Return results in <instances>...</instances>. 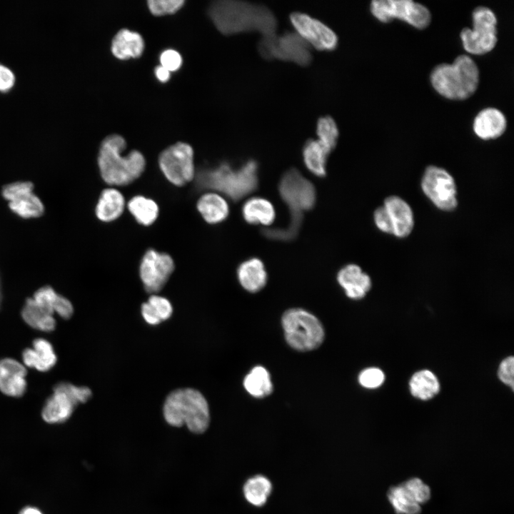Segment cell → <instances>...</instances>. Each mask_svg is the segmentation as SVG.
Returning <instances> with one entry per match:
<instances>
[{
    "instance_id": "obj_43",
    "label": "cell",
    "mask_w": 514,
    "mask_h": 514,
    "mask_svg": "<svg viewBox=\"0 0 514 514\" xmlns=\"http://www.w3.org/2000/svg\"><path fill=\"white\" fill-rule=\"evenodd\" d=\"M160 62L161 66L169 71H174L180 68L182 64V58L178 51L167 49L161 54Z\"/></svg>"
},
{
    "instance_id": "obj_35",
    "label": "cell",
    "mask_w": 514,
    "mask_h": 514,
    "mask_svg": "<svg viewBox=\"0 0 514 514\" xmlns=\"http://www.w3.org/2000/svg\"><path fill=\"white\" fill-rule=\"evenodd\" d=\"M173 308L170 301L164 297L152 295L141 306L144 320L151 325H157L169 318Z\"/></svg>"
},
{
    "instance_id": "obj_34",
    "label": "cell",
    "mask_w": 514,
    "mask_h": 514,
    "mask_svg": "<svg viewBox=\"0 0 514 514\" xmlns=\"http://www.w3.org/2000/svg\"><path fill=\"white\" fill-rule=\"evenodd\" d=\"M243 386L246 391L256 398H264L273 391L269 373L262 366H256L250 371L244 378Z\"/></svg>"
},
{
    "instance_id": "obj_26",
    "label": "cell",
    "mask_w": 514,
    "mask_h": 514,
    "mask_svg": "<svg viewBox=\"0 0 514 514\" xmlns=\"http://www.w3.org/2000/svg\"><path fill=\"white\" fill-rule=\"evenodd\" d=\"M197 209L203 218L208 223H218L228 216L227 201L217 193H207L201 196L197 202Z\"/></svg>"
},
{
    "instance_id": "obj_37",
    "label": "cell",
    "mask_w": 514,
    "mask_h": 514,
    "mask_svg": "<svg viewBox=\"0 0 514 514\" xmlns=\"http://www.w3.org/2000/svg\"><path fill=\"white\" fill-rule=\"evenodd\" d=\"M303 218L291 217L289 223L285 228L265 229L263 234L268 238L274 240H291L294 238L301 227Z\"/></svg>"
},
{
    "instance_id": "obj_24",
    "label": "cell",
    "mask_w": 514,
    "mask_h": 514,
    "mask_svg": "<svg viewBox=\"0 0 514 514\" xmlns=\"http://www.w3.org/2000/svg\"><path fill=\"white\" fill-rule=\"evenodd\" d=\"M35 302L54 316L68 319L74 313V307L66 298L57 293L51 286H45L38 289L31 297Z\"/></svg>"
},
{
    "instance_id": "obj_5",
    "label": "cell",
    "mask_w": 514,
    "mask_h": 514,
    "mask_svg": "<svg viewBox=\"0 0 514 514\" xmlns=\"http://www.w3.org/2000/svg\"><path fill=\"white\" fill-rule=\"evenodd\" d=\"M201 183L204 187L238 200L256 189L258 165L253 160L247 161L238 168L223 163L216 168L204 171L201 175Z\"/></svg>"
},
{
    "instance_id": "obj_32",
    "label": "cell",
    "mask_w": 514,
    "mask_h": 514,
    "mask_svg": "<svg viewBox=\"0 0 514 514\" xmlns=\"http://www.w3.org/2000/svg\"><path fill=\"white\" fill-rule=\"evenodd\" d=\"M387 497L396 514H419L420 505L403 483L389 488Z\"/></svg>"
},
{
    "instance_id": "obj_42",
    "label": "cell",
    "mask_w": 514,
    "mask_h": 514,
    "mask_svg": "<svg viewBox=\"0 0 514 514\" xmlns=\"http://www.w3.org/2000/svg\"><path fill=\"white\" fill-rule=\"evenodd\" d=\"M498 376L500 380L513 390L514 386V358L509 356L500 363Z\"/></svg>"
},
{
    "instance_id": "obj_27",
    "label": "cell",
    "mask_w": 514,
    "mask_h": 514,
    "mask_svg": "<svg viewBox=\"0 0 514 514\" xmlns=\"http://www.w3.org/2000/svg\"><path fill=\"white\" fill-rule=\"evenodd\" d=\"M331 150L318 139L308 140L303 148L306 168L314 175L323 177L326 173V161Z\"/></svg>"
},
{
    "instance_id": "obj_3",
    "label": "cell",
    "mask_w": 514,
    "mask_h": 514,
    "mask_svg": "<svg viewBox=\"0 0 514 514\" xmlns=\"http://www.w3.org/2000/svg\"><path fill=\"white\" fill-rule=\"evenodd\" d=\"M435 90L445 98L464 100L471 96L479 84V70L475 61L463 54L451 64L435 66L430 74Z\"/></svg>"
},
{
    "instance_id": "obj_16",
    "label": "cell",
    "mask_w": 514,
    "mask_h": 514,
    "mask_svg": "<svg viewBox=\"0 0 514 514\" xmlns=\"http://www.w3.org/2000/svg\"><path fill=\"white\" fill-rule=\"evenodd\" d=\"M173 270L174 262L171 256L154 249L148 250L139 267V274L145 290L148 293L161 291Z\"/></svg>"
},
{
    "instance_id": "obj_2",
    "label": "cell",
    "mask_w": 514,
    "mask_h": 514,
    "mask_svg": "<svg viewBox=\"0 0 514 514\" xmlns=\"http://www.w3.org/2000/svg\"><path fill=\"white\" fill-rule=\"evenodd\" d=\"M126 146L124 138L118 134L109 135L101 143L98 165L102 178L109 185H127L144 171L146 161L143 154L133 150L123 156Z\"/></svg>"
},
{
    "instance_id": "obj_28",
    "label": "cell",
    "mask_w": 514,
    "mask_h": 514,
    "mask_svg": "<svg viewBox=\"0 0 514 514\" xmlns=\"http://www.w3.org/2000/svg\"><path fill=\"white\" fill-rule=\"evenodd\" d=\"M242 215L248 223L268 226L273 222L276 212L273 206L268 200L253 197L244 203Z\"/></svg>"
},
{
    "instance_id": "obj_11",
    "label": "cell",
    "mask_w": 514,
    "mask_h": 514,
    "mask_svg": "<svg viewBox=\"0 0 514 514\" xmlns=\"http://www.w3.org/2000/svg\"><path fill=\"white\" fill-rule=\"evenodd\" d=\"M158 163L165 177L175 186H182L194 178L193 151L188 143L168 146L161 153Z\"/></svg>"
},
{
    "instance_id": "obj_45",
    "label": "cell",
    "mask_w": 514,
    "mask_h": 514,
    "mask_svg": "<svg viewBox=\"0 0 514 514\" xmlns=\"http://www.w3.org/2000/svg\"><path fill=\"white\" fill-rule=\"evenodd\" d=\"M155 74L156 78L161 82H166L170 78V71L162 66H158L155 68Z\"/></svg>"
},
{
    "instance_id": "obj_29",
    "label": "cell",
    "mask_w": 514,
    "mask_h": 514,
    "mask_svg": "<svg viewBox=\"0 0 514 514\" xmlns=\"http://www.w3.org/2000/svg\"><path fill=\"white\" fill-rule=\"evenodd\" d=\"M273 490L271 480L263 474L248 478L243 485V497L250 505L261 508L268 501Z\"/></svg>"
},
{
    "instance_id": "obj_18",
    "label": "cell",
    "mask_w": 514,
    "mask_h": 514,
    "mask_svg": "<svg viewBox=\"0 0 514 514\" xmlns=\"http://www.w3.org/2000/svg\"><path fill=\"white\" fill-rule=\"evenodd\" d=\"M78 405L75 401L57 384L53 388V394L46 400L41 416L48 423H61L67 420Z\"/></svg>"
},
{
    "instance_id": "obj_39",
    "label": "cell",
    "mask_w": 514,
    "mask_h": 514,
    "mask_svg": "<svg viewBox=\"0 0 514 514\" xmlns=\"http://www.w3.org/2000/svg\"><path fill=\"white\" fill-rule=\"evenodd\" d=\"M183 0H149L150 11L156 16L173 14L183 5Z\"/></svg>"
},
{
    "instance_id": "obj_13",
    "label": "cell",
    "mask_w": 514,
    "mask_h": 514,
    "mask_svg": "<svg viewBox=\"0 0 514 514\" xmlns=\"http://www.w3.org/2000/svg\"><path fill=\"white\" fill-rule=\"evenodd\" d=\"M290 21L298 34L311 48L322 51L334 50L338 45L336 34L326 24L303 12H293Z\"/></svg>"
},
{
    "instance_id": "obj_4",
    "label": "cell",
    "mask_w": 514,
    "mask_h": 514,
    "mask_svg": "<svg viewBox=\"0 0 514 514\" xmlns=\"http://www.w3.org/2000/svg\"><path fill=\"white\" fill-rule=\"evenodd\" d=\"M163 416L174 427L186 425L194 433L206 430L210 423L208 403L203 395L192 388L178 389L166 399Z\"/></svg>"
},
{
    "instance_id": "obj_44",
    "label": "cell",
    "mask_w": 514,
    "mask_h": 514,
    "mask_svg": "<svg viewBox=\"0 0 514 514\" xmlns=\"http://www.w3.org/2000/svg\"><path fill=\"white\" fill-rule=\"evenodd\" d=\"M15 81V76L12 71L7 66L0 64V91L10 89Z\"/></svg>"
},
{
    "instance_id": "obj_10",
    "label": "cell",
    "mask_w": 514,
    "mask_h": 514,
    "mask_svg": "<svg viewBox=\"0 0 514 514\" xmlns=\"http://www.w3.org/2000/svg\"><path fill=\"white\" fill-rule=\"evenodd\" d=\"M278 191L291 216L303 217V212L310 210L315 204L313 185L296 169L291 168L283 175Z\"/></svg>"
},
{
    "instance_id": "obj_23",
    "label": "cell",
    "mask_w": 514,
    "mask_h": 514,
    "mask_svg": "<svg viewBox=\"0 0 514 514\" xmlns=\"http://www.w3.org/2000/svg\"><path fill=\"white\" fill-rule=\"evenodd\" d=\"M144 49L142 36L137 32L123 29L112 40L111 51L118 59L125 60L140 56Z\"/></svg>"
},
{
    "instance_id": "obj_47",
    "label": "cell",
    "mask_w": 514,
    "mask_h": 514,
    "mask_svg": "<svg viewBox=\"0 0 514 514\" xmlns=\"http://www.w3.org/2000/svg\"><path fill=\"white\" fill-rule=\"evenodd\" d=\"M2 295H1V279H0V305L1 302Z\"/></svg>"
},
{
    "instance_id": "obj_41",
    "label": "cell",
    "mask_w": 514,
    "mask_h": 514,
    "mask_svg": "<svg viewBox=\"0 0 514 514\" xmlns=\"http://www.w3.org/2000/svg\"><path fill=\"white\" fill-rule=\"evenodd\" d=\"M58 384L77 405L86 403L92 394L91 390L85 386H76L67 382H61Z\"/></svg>"
},
{
    "instance_id": "obj_36",
    "label": "cell",
    "mask_w": 514,
    "mask_h": 514,
    "mask_svg": "<svg viewBox=\"0 0 514 514\" xmlns=\"http://www.w3.org/2000/svg\"><path fill=\"white\" fill-rule=\"evenodd\" d=\"M318 140L331 151L336 147L338 138V129L336 121L329 116L321 117L316 125Z\"/></svg>"
},
{
    "instance_id": "obj_14",
    "label": "cell",
    "mask_w": 514,
    "mask_h": 514,
    "mask_svg": "<svg viewBox=\"0 0 514 514\" xmlns=\"http://www.w3.org/2000/svg\"><path fill=\"white\" fill-rule=\"evenodd\" d=\"M421 186L424 193L440 209L451 211L456 207V186L445 170L428 166L423 174Z\"/></svg>"
},
{
    "instance_id": "obj_20",
    "label": "cell",
    "mask_w": 514,
    "mask_h": 514,
    "mask_svg": "<svg viewBox=\"0 0 514 514\" xmlns=\"http://www.w3.org/2000/svg\"><path fill=\"white\" fill-rule=\"evenodd\" d=\"M506 119L497 109L487 108L480 111L473 121L475 133L483 140L498 138L505 131Z\"/></svg>"
},
{
    "instance_id": "obj_46",
    "label": "cell",
    "mask_w": 514,
    "mask_h": 514,
    "mask_svg": "<svg viewBox=\"0 0 514 514\" xmlns=\"http://www.w3.org/2000/svg\"><path fill=\"white\" fill-rule=\"evenodd\" d=\"M19 514H44V513L36 507L26 506L21 509Z\"/></svg>"
},
{
    "instance_id": "obj_22",
    "label": "cell",
    "mask_w": 514,
    "mask_h": 514,
    "mask_svg": "<svg viewBox=\"0 0 514 514\" xmlns=\"http://www.w3.org/2000/svg\"><path fill=\"white\" fill-rule=\"evenodd\" d=\"M237 277L242 287L251 293L261 291L267 282L263 263L257 258L241 263L237 269Z\"/></svg>"
},
{
    "instance_id": "obj_38",
    "label": "cell",
    "mask_w": 514,
    "mask_h": 514,
    "mask_svg": "<svg viewBox=\"0 0 514 514\" xmlns=\"http://www.w3.org/2000/svg\"><path fill=\"white\" fill-rule=\"evenodd\" d=\"M403 484L420 505L425 504L430 500V488L421 479L416 477L411 478Z\"/></svg>"
},
{
    "instance_id": "obj_33",
    "label": "cell",
    "mask_w": 514,
    "mask_h": 514,
    "mask_svg": "<svg viewBox=\"0 0 514 514\" xmlns=\"http://www.w3.org/2000/svg\"><path fill=\"white\" fill-rule=\"evenodd\" d=\"M128 209L136 221L148 226L154 223L158 216V206L152 199L143 196L133 197L127 204Z\"/></svg>"
},
{
    "instance_id": "obj_40",
    "label": "cell",
    "mask_w": 514,
    "mask_h": 514,
    "mask_svg": "<svg viewBox=\"0 0 514 514\" xmlns=\"http://www.w3.org/2000/svg\"><path fill=\"white\" fill-rule=\"evenodd\" d=\"M385 379L383 372L378 368L363 370L359 375L360 384L366 388H376L382 385Z\"/></svg>"
},
{
    "instance_id": "obj_17",
    "label": "cell",
    "mask_w": 514,
    "mask_h": 514,
    "mask_svg": "<svg viewBox=\"0 0 514 514\" xmlns=\"http://www.w3.org/2000/svg\"><path fill=\"white\" fill-rule=\"evenodd\" d=\"M25 366L12 358L0 360V390L11 397L22 396L26 389Z\"/></svg>"
},
{
    "instance_id": "obj_9",
    "label": "cell",
    "mask_w": 514,
    "mask_h": 514,
    "mask_svg": "<svg viewBox=\"0 0 514 514\" xmlns=\"http://www.w3.org/2000/svg\"><path fill=\"white\" fill-rule=\"evenodd\" d=\"M371 11L381 22L398 19L419 29L426 28L431 21L429 10L411 0H374L371 3Z\"/></svg>"
},
{
    "instance_id": "obj_15",
    "label": "cell",
    "mask_w": 514,
    "mask_h": 514,
    "mask_svg": "<svg viewBox=\"0 0 514 514\" xmlns=\"http://www.w3.org/2000/svg\"><path fill=\"white\" fill-rule=\"evenodd\" d=\"M33 190L31 182L16 181L5 185L1 190V195L8 201L11 211L19 217L37 218L44 213V206Z\"/></svg>"
},
{
    "instance_id": "obj_12",
    "label": "cell",
    "mask_w": 514,
    "mask_h": 514,
    "mask_svg": "<svg viewBox=\"0 0 514 514\" xmlns=\"http://www.w3.org/2000/svg\"><path fill=\"white\" fill-rule=\"evenodd\" d=\"M376 226L383 232L403 238L411 232L413 214L410 206L398 196L387 198L374 213Z\"/></svg>"
},
{
    "instance_id": "obj_1",
    "label": "cell",
    "mask_w": 514,
    "mask_h": 514,
    "mask_svg": "<svg viewBox=\"0 0 514 514\" xmlns=\"http://www.w3.org/2000/svg\"><path fill=\"white\" fill-rule=\"evenodd\" d=\"M208 15L223 34L258 32L261 36L276 33L277 20L266 6L240 0H218L211 3Z\"/></svg>"
},
{
    "instance_id": "obj_30",
    "label": "cell",
    "mask_w": 514,
    "mask_h": 514,
    "mask_svg": "<svg viewBox=\"0 0 514 514\" xmlns=\"http://www.w3.org/2000/svg\"><path fill=\"white\" fill-rule=\"evenodd\" d=\"M24 321L31 328L51 332L56 328V321L53 315L39 306L32 298H28L21 311Z\"/></svg>"
},
{
    "instance_id": "obj_6",
    "label": "cell",
    "mask_w": 514,
    "mask_h": 514,
    "mask_svg": "<svg viewBox=\"0 0 514 514\" xmlns=\"http://www.w3.org/2000/svg\"><path fill=\"white\" fill-rule=\"evenodd\" d=\"M282 326L287 343L300 351L317 348L324 339V330L319 320L301 308L286 311L282 317Z\"/></svg>"
},
{
    "instance_id": "obj_21",
    "label": "cell",
    "mask_w": 514,
    "mask_h": 514,
    "mask_svg": "<svg viewBox=\"0 0 514 514\" xmlns=\"http://www.w3.org/2000/svg\"><path fill=\"white\" fill-rule=\"evenodd\" d=\"M22 359L26 366L41 372L49 371L57 361L52 345L44 338L35 339L32 348L24 350Z\"/></svg>"
},
{
    "instance_id": "obj_19",
    "label": "cell",
    "mask_w": 514,
    "mask_h": 514,
    "mask_svg": "<svg viewBox=\"0 0 514 514\" xmlns=\"http://www.w3.org/2000/svg\"><path fill=\"white\" fill-rule=\"evenodd\" d=\"M337 280L346 296L358 300L363 298L371 288L370 277L356 264H348L338 273Z\"/></svg>"
},
{
    "instance_id": "obj_31",
    "label": "cell",
    "mask_w": 514,
    "mask_h": 514,
    "mask_svg": "<svg viewBox=\"0 0 514 514\" xmlns=\"http://www.w3.org/2000/svg\"><path fill=\"white\" fill-rule=\"evenodd\" d=\"M411 394L420 400H429L440 390V383L435 375L428 370L416 372L409 382Z\"/></svg>"
},
{
    "instance_id": "obj_7",
    "label": "cell",
    "mask_w": 514,
    "mask_h": 514,
    "mask_svg": "<svg viewBox=\"0 0 514 514\" xmlns=\"http://www.w3.org/2000/svg\"><path fill=\"white\" fill-rule=\"evenodd\" d=\"M258 51L267 60L277 59L308 66L312 60L311 48L295 31L262 36Z\"/></svg>"
},
{
    "instance_id": "obj_25",
    "label": "cell",
    "mask_w": 514,
    "mask_h": 514,
    "mask_svg": "<svg viewBox=\"0 0 514 514\" xmlns=\"http://www.w3.org/2000/svg\"><path fill=\"white\" fill-rule=\"evenodd\" d=\"M124 207L125 199L122 193L114 188H106L99 198L96 215L101 221H113L122 214Z\"/></svg>"
},
{
    "instance_id": "obj_8",
    "label": "cell",
    "mask_w": 514,
    "mask_h": 514,
    "mask_svg": "<svg viewBox=\"0 0 514 514\" xmlns=\"http://www.w3.org/2000/svg\"><path fill=\"white\" fill-rule=\"evenodd\" d=\"M473 27L464 28L460 38L464 49L474 55L485 54L495 46L497 38V19L490 9L478 6L473 12Z\"/></svg>"
}]
</instances>
